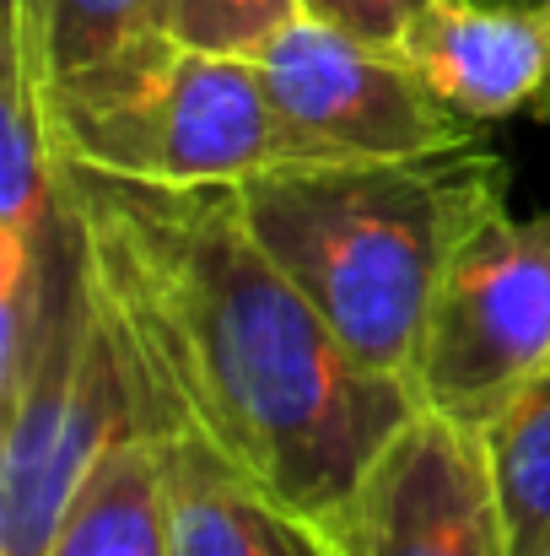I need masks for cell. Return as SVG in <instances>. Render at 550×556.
<instances>
[{"mask_svg":"<svg viewBox=\"0 0 550 556\" xmlns=\"http://www.w3.org/2000/svg\"><path fill=\"white\" fill-rule=\"evenodd\" d=\"M60 157V152H54ZM136 432L205 443L281 519L314 525L421 410L362 368L259 249L227 185H136L60 157Z\"/></svg>","mask_w":550,"mask_h":556,"instance_id":"1","label":"cell"},{"mask_svg":"<svg viewBox=\"0 0 550 556\" xmlns=\"http://www.w3.org/2000/svg\"><path fill=\"white\" fill-rule=\"evenodd\" d=\"M502 205L508 163L481 141L426 157L292 163L238 185L259 249L362 368L399 383H410L448 260Z\"/></svg>","mask_w":550,"mask_h":556,"instance_id":"2","label":"cell"},{"mask_svg":"<svg viewBox=\"0 0 550 556\" xmlns=\"http://www.w3.org/2000/svg\"><path fill=\"white\" fill-rule=\"evenodd\" d=\"M54 152L136 185H248L319 163L281 119L254 60L183 49L174 33L130 43L43 87Z\"/></svg>","mask_w":550,"mask_h":556,"instance_id":"3","label":"cell"},{"mask_svg":"<svg viewBox=\"0 0 550 556\" xmlns=\"http://www.w3.org/2000/svg\"><path fill=\"white\" fill-rule=\"evenodd\" d=\"M130 432V378L98 308L81 222L65 194L54 292L16 389L0 394V556H49L76 492Z\"/></svg>","mask_w":550,"mask_h":556,"instance_id":"4","label":"cell"},{"mask_svg":"<svg viewBox=\"0 0 550 556\" xmlns=\"http://www.w3.org/2000/svg\"><path fill=\"white\" fill-rule=\"evenodd\" d=\"M550 368V211H491L448 260L410 389L470 432H486Z\"/></svg>","mask_w":550,"mask_h":556,"instance_id":"5","label":"cell"},{"mask_svg":"<svg viewBox=\"0 0 550 556\" xmlns=\"http://www.w3.org/2000/svg\"><path fill=\"white\" fill-rule=\"evenodd\" d=\"M297 535L314 556H508L486 443L437 410H415Z\"/></svg>","mask_w":550,"mask_h":556,"instance_id":"6","label":"cell"},{"mask_svg":"<svg viewBox=\"0 0 550 556\" xmlns=\"http://www.w3.org/2000/svg\"><path fill=\"white\" fill-rule=\"evenodd\" d=\"M254 65L281 119L319 152V163L426 157L475 141L394 43L297 16Z\"/></svg>","mask_w":550,"mask_h":556,"instance_id":"7","label":"cell"},{"mask_svg":"<svg viewBox=\"0 0 550 556\" xmlns=\"http://www.w3.org/2000/svg\"><path fill=\"white\" fill-rule=\"evenodd\" d=\"M399 54L475 136L550 114V0H426Z\"/></svg>","mask_w":550,"mask_h":556,"instance_id":"8","label":"cell"},{"mask_svg":"<svg viewBox=\"0 0 550 556\" xmlns=\"http://www.w3.org/2000/svg\"><path fill=\"white\" fill-rule=\"evenodd\" d=\"M168 492V556H314L292 519H281L232 465L205 443L152 438Z\"/></svg>","mask_w":550,"mask_h":556,"instance_id":"9","label":"cell"},{"mask_svg":"<svg viewBox=\"0 0 550 556\" xmlns=\"http://www.w3.org/2000/svg\"><path fill=\"white\" fill-rule=\"evenodd\" d=\"M49 556H168L163 454L146 432L119 438L98 459Z\"/></svg>","mask_w":550,"mask_h":556,"instance_id":"10","label":"cell"},{"mask_svg":"<svg viewBox=\"0 0 550 556\" xmlns=\"http://www.w3.org/2000/svg\"><path fill=\"white\" fill-rule=\"evenodd\" d=\"M5 33L33 54L43 87L130 43L168 33V0H5Z\"/></svg>","mask_w":550,"mask_h":556,"instance_id":"11","label":"cell"},{"mask_svg":"<svg viewBox=\"0 0 550 556\" xmlns=\"http://www.w3.org/2000/svg\"><path fill=\"white\" fill-rule=\"evenodd\" d=\"M508 556L550 546V368L481 432Z\"/></svg>","mask_w":550,"mask_h":556,"instance_id":"12","label":"cell"},{"mask_svg":"<svg viewBox=\"0 0 550 556\" xmlns=\"http://www.w3.org/2000/svg\"><path fill=\"white\" fill-rule=\"evenodd\" d=\"M297 16V0H168V33L183 49L232 60H259Z\"/></svg>","mask_w":550,"mask_h":556,"instance_id":"13","label":"cell"},{"mask_svg":"<svg viewBox=\"0 0 550 556\" xmlns=\"http://www.w3.org/2000/svg\"><path fill=\"white\" fill-rule=\"evenodd\" d=\"M303 16L314 22H330L341 33H357V38H372V43H394L405 38V27L421 16L426 0H297Z\"/></svg>","mask_w":550,"mask_h":556,"instance_id":"14","label":"cell"},{"mask_svg":"<svg viewBox=\"0 0 550 556\" xmlns=\"http://www.w3.org/2000/svg\"><path fill=\"white\" fill-rule=\"evenodd\" d=\"M540 556H550V546H546V552H540Z\"/></svg>","mask_w":550,"mask_h":556,"instance_id":"15","label":"cell"}]
</instances>
